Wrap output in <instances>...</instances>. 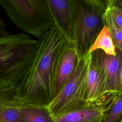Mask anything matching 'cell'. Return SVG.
I'll return each mask as SVG.
<instances>
[{"label":"cell","mask_w":122,"mask_h":122,"mask_svg":"<svg viewBox=\"0 0 122 122\" xmlns=\"http://www.w3.org/2000/svg\"><path fill=\"white\" fill-rule=\"evenodd\" d=\"M115 55H109L102 50L90 53L91 61L101 70L105 81L108 93L116 97L120 92L119 70L122 58V51L116 49Z\"/></svg>","instance_id":"6"},{"label":"cell","mask_w":122,"mask_h":122,"mask_svg":"<svg viewBox=\"0 0 122 122\" xmlns=\"http://www.w3.org/2000/svg\"><path fill=\"white\" fill-rule=\"evenodd\" d=\"M0 6L14 25L38 39L56 26L48 0H0Z\"/></svg>","instance_id":"3"},{"label":"cell","mask_w":122,"mask_h":122,"mask_svg":"<svg viewBox=\"0 0 122 122\" xmlns=\"http://www.w3.org/2000/svg\"><path fill=\"white\" fill-rule=\"evenodd\" d=\"M71 43L56 26L38 39L30 66L15 87V98L22 106L49 104L60 60Z\"/></svg>","instance_id":"1"},{"label":"cell","mask_w":122,"mask_h":122,"mask_svg":"<svg viewBox=\"0 0 122 122\" xmlns=\"http://www.w3.org/2000/svg\"><path fill=\"white\" fill-rule=\"evenodd\" d=\"M90 53L79 58L75 70L57 95L46 106L53 118L87 105V77Z\"/></svg>","instance_id":"5"},{"label":"cell","mask_w":122,"mask_h":122,"mask_svg":"<svg viewBox=\"0 0 122 122\" xmlns=\"http://www.w3.org/2000/svg\"><path fill=\"white\" fill-rule=\"evenodd\" d=\"M112 2L114 5L122 10V0H112Z\"/></svg>","instance_id":"18"},{"label":"cell","mask_w":122,"mask_h":122,"mask_svg":"<svg viewBox=\"0 0 122 122\" xmlns=\"http://www.w3.org/2000/svg\"><path fill=\"white\" fill-rule=\"evenodd\" d=\"M122 116V92L116 97L102 122H117Z\"/></svg>","instance_id":"14"},{"label":"cell","mask_w":122,"mask_h":122,"mask_svg":"<svg viewBox=\"0 0 122 122\" xmlns=\"http://www.w3.org/2000/svg\"><path fill=\"white\" fill-rule=\"evenodd\" d=\"M22 122H54V118L46 108L22 106L20 109Z\"/></svg>","instance_id":"11"},{"label":"cell","mask_w":122,"mask_h":122,"mask_svg":"<svg viewBox=\"0 0 122 122\" xmlns=\"http://www.w3.org/2000/svg\"><path fill=\"white\" fill-rule=\"evenodd\" d=\"M37 41L25 33L0 36V89L16 87L33 57Z\"/></svg>","instance_id":"2"},{"label":"cell","mask_w":122,"mask_h":122,"mask_svg":"<svg viewBox=\"0 0 122 122\" xmlns=\"http://www.w3.org/2000/svg\"><path fill=\"white\" fill-rule=\"evenodd\" d=\"M75 17L73 42L79 58L89 52L104 25L103 15L108 0H75Z\"/></svg>","instance_id":"4"},{"label":"cell","mask_w":122,"mask_h":122,"mask_svg":"<svg viewBox=\"0 0 122 122\" xmlns=\"http://www.w3.org/2000/svg\"><path fill=\"white\" fill-rule=\"evenodd\" d=\"M15 87L0 89V122H22L20 115L22 105L15 98Z\"/></svg>","instance_id":"10"},{"label":"cell","mask_w":122,"mask_h":122,"mask_svg":"<svg viewBox=\"0 0 122 122\" xmlns=\"http://www.w3.org/2000/svg\"><path fill=\"white\" fill-rule=\"evenodd\" d=\"M78 60L79 57L73 43L70 44L65 49L59 61L52 87L51 100L57 95L73 73Z\"/></svg>","instance_id":"8"},{"label":"cell","mask_w":122,"mask_h":122,"mask_svg":"<svg viewBox=\"0 0 122 122\" xmlns=\"http://www.w3.org/2000/svg\"><path fill=\"white\" fill-rule=\"evenodd\" d=\"M103 21L109 30L116 48L122 51V28L118 26L112 20L108 11V6L103 15Z\"/></svg>","instance_id":"13"},{"label":"cell","mask_w":122,"mask_h":122,"mask_svg":"<svg viewBox=\"0 0 122 122\" xmlns=\"http://www.w3.org/2000/svg\"><path fill=\"white\" fill-rule=\"evenodd\" d=\"M10 33L6 29V24L0 16V36H6Z\"/></svg>","instance_id":"16"},{"label":"cell","mask_w":122,"mask_h":122,"mask_svg":"<svg viewBox=\"0 0 122 122\" xmlns=\"http://www.w3.org/2000/svg\"><path fill=\"white\" fill-rule=\"evenodd\" d=\"M56 26L72 43L75 17V0H48Z\"/></svg>","instance_id":"7"},{"label":"cell","mask_w":122,"mask_h":122,"mask_svg":"<svg viewBox=\"0 0 122 122\" xmlns=\"http://www.w3.org/2000/svg\"><path fill=\"white\" fill-rule=\"evenodd\" d=\"M98 50H102L109 55L114 56L116 53V48L109 30L105 25L95 40L89 52L91 53Z\"/></svg>","instance_id":"12"},{"label":"cell","mask_w":122,"mask_h":122,"mask_svg":"<svg viewBox=\"0 0 122 122\" xmlns=\"http://www.w3.org/2000/svg\"><path fill=\"white\" fill-rule=\"evenodd\" d=\"M107 110L94 105H88L54 118V122H102Z\"/></svg>","instance_id":"9"},{"label":"cell","mask_w":122,"mask_h":122,"mask_svg":"<svg viewBox=\"0 0 122 122\" xmlns=\"http://www.w3.org/2000/svg\"><path fill=\"white\" fill-rule=\"evenodd\" d=\"M117 122H122V116L119 119V120Z\"/></svg>","instance_id":"19"},{"label":"cell","mask_w":122,"mask_h":122,"mask_svg":"<svg viewBox=\"0 0 122 122\" xmlns=\"http://www.w3.org/2000/svg\"><path fill=\"white\" fill-rule=\"evenodd\" d=\"M108 10L113 22L122 28V10L113 4L112 0H108Z\"/></svg>","instance_id":"15"},{"label":"cell","mask_w":122,"mask_h":122,"mask_svg":"<svg viewBox=\"0 0 122 122\" xmlns=\"http://www.w3.org/2000/svg\"><path fill=\"white\" fill-rule=\"evenodd\" d=\"M119 86L120 92H122V58L121 60L119 70Z\"/></svg>","instance_id":"17"}]
</instances>
